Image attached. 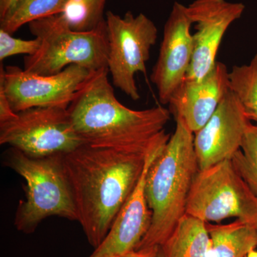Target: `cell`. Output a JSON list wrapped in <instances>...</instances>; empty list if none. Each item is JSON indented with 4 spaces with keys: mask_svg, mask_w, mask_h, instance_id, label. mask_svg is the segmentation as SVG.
Here are the masks:
<instances>
[{
    "mask_svg": "<svg viewBox=\"0 0 257 257\" xmlns=\"http://www.w3.org/2000/svg\"><path fill=\"white\" fill-rule=\"evenodd\" d=\"M149 153H133L84 144L63 155L77 221L94 248L102 242L138 185Z\"/></svg>",
    "mask_w": 257,
    "mask_h": 257,
    "instance_id": "obj_1",
    "label": "cell"
},
{
    "mask_svg": "<svg viewBox=\"0 0 257 257\" xmlns=\"http://www.w3.org/2000/svg\"><path fill=\"white\" fill-rule=\"evenodd\" d=\"M107 67L94 72L68 107L74 131L85 145L147 154L170 135L165 127L170 109L135 110L115 96Z\"/></svg>",
    "mask_w": 257,
    "mask_h": 257,
    "instance_id": "obj_2",
    "label": "cell"
},
{
    "mask_svg": "<svg viewBox=\"0 0 257 257\" xmlns=\"http://www.w3.org/2000/svg\"><path fill=\"white\" fill-rule=\"evenodd\" d=\"M175 119L173 135L147 172L145 194L151 224L136 249L159 246L170 236L185 215L193 181L199 170L194 133L182 118Z\"/></svg>",
    "mask_w": 257,
    "mask_h": 257,
    "instance_id": "obj_3",
    "label": "cell"
},
{
    "mask_svg": "<svg viewBox=\"0 0 257 257\" xmlns=\"http://www.w3.org/2000/svg\"><path fill=\"white\" fill-rule=\"evenodd\" d=\"M3 163L25 180V199L19 202L15 215L18 231L32 234L42 221L53 216L77 221L63 155L40 158L10 147L4 153Z\"/></svg>",
    "mask_w": 257,
    "mask_h": 257,
    "instance_id": "obj_4",
    "label": "cell"
},
{
    "mask_svg": "<svg viewBox=\"0 0 257 257\" xmlns=\"http://www.w3.org/2000/svg\"><path fill=\"white\" fill-rule=\"evenodd\" d=\"M28 25L32 35L41 40V47L35 55L25 57L24 69L27 72L52 75L71 65L92 72L107 67L109 44L105 19L99 26L88 31L71 28L61 14Z\"/></svg>",
    "mask_w": 257,
    "mask_h": 257,
    "instance_id": "obj_5",
    "label": "cell"
},
{
    "mask_svg": "<svg viewBox=\"0 0 257 257\" xmlns=\"http://www.w3.org/2000/svg\"><path fill=\"white\" fill-rule=\"evenodd\" d=\"M204 222L231 217L257 221V196L235 170L231 160L198 171L189 192L186 214Z\"/></svg>",
    "mask_w": 257,
    "mask_h": 257,
    "instance_id": "obj_6",
    "label": "cell"
},
{
    "mask_svg": "<svg viewBox=\"0 0 257 257\" xmlns=\"http://www.w3.org/2000/svg\"><path fill=\"white\" fill-rule=\"evenodd\" d=\"M105 22L109 54L107 68L115 87L133 100L140 99L137 74H145L150 51L156 44L158 30L143 13L128 11L121 17L106 12Z\"/></svg>",
    "mask_w": 257,
    "mask_h": 257,
    "instance_id": "obj_7",
    "label": "cell"
},
{
    "mask_svg": "<svg viewBox=\"0 0 257 257\" xmlns=\"http://www.w3.org/2000/svg\"><path fill=\"white\" fill-rule=\"evenodd\" d=\"M0 144L30 157H46L74 151L82 140L74 131L68 109L35 107L0 123Z\"/></svg>",
    "mask_w": 257,
    "mask_h": 257,
    "instance_id": "obj_8",
    "label": "cell"
},
{
    "mask_svg": "<svg viewBox=\"0 0 257 257\" xmlns=\"http://www.w3.org/2000/svg\"><path fill=\"white\" fill-rule=\"evenodd\" d=\"M94 72L71 65L60 73L40 75L17 66L0 68V86L15 112L35 107L68 109L77 92Z\"/></svg>",
    "mask_w": 257,
    "mask_h": 257,
    "instance_id": "obj_9",
    "label": "cell"
},
{
    "mask_svg": "<svg viewBox=\"0 0 257 257\" xmlns=\"http://www.w3.org/2000/svg\"><path fill=\"white\" fill-rule=\"evenodd\" d=\"M244 10L243 3L227 0H194L187 6L195 32L192 62L184 79L201 80L214 69L225 33Z\"/></svg>",
    "mask_w": 257,
    "mask_h": 257,
    "instance_id": "obj_10",
    "label": "cell"
},
{
    "mask_svg": "<svg viewBox=\"0 0 257 257\" xmlns=\"http://www.w3.org/2000/svg\"><path fill=\"white\" fill-rule=\"evenodd\" d=\"M192 23L187 6L175 2L164 27L160 53L150 79L162 104H168L185 79L193 55Z\"/></svg>",
    "mask_w": 257,
    "mask_h": 257,
    "instance_id": "obj_11",
    "label": "cell"
},
{
    "mask_svg": "<svg viewBox=\"0 0 257 257\" xmlns=\"http://www.w3.org/2000/svg\"><path fill=\"white\" fill-rule=\"evenodd\" d=\"M250 122L237 98L229 90L209 121L194 134L199 170L231 160L241 149Z\"/></svg>",
    "mask_w": 257,
    "mask_h": 257,
    "instance_id": "obj_12",
    "label": "cell"
},
{
    "mask_svg": "<svg viewBox=\"0 0 257 257\" xmlns=\"http://www.w3.org/2000/svg\"><path fill=\"white\" fill-rule=\"evenodd\" d=\"M160 145L147 157L138 185L115 218L102 242L88 257H121L131 252L146 235L151 224L152 213L145 194L147 172L152 162L163 150Z\"/></svg>",
    "mask_w": 257,
    "mask_h": 257,
    "instance_id": "obj_13",
    "label": "cell"
},
{
    "mask_svg": "<svg viewBox=\"0 0 257 257\" xmlns=\"http://www.w3.org/2000/svg\"><path fill=\"white\" fill-rule=\"evenodd\" d=\"M227 67L216 62L201 80L184 79L169 104L171 114L179 116L193 133L205 125L230 90Z\"/></svg>",
    "mask_w": 257,
    "mask_h": 257,
    "instance_id": "obj_14",
    "label": "cell"
},
{
    "mask_svg": "<svg viewBox=\"0 0 257 257\" xmlns=\"http://www.w3.org/2000/svg\"><path fill=\"white\" fill-rule=\"evenodd\" d=\"M210 248L207 223L185 214L158 246L157 257H210Z\"/></svg>",
    "mask_w": 257,
    "mask_h": 257,
    "instance_id": "obj_15",
    "label": "cell"
},
{
    "mask_svg": "<svg viewBox=\"0 0 257 257\" xmlns=\"http://www.w3.org/2000/svg\"><path fill=\"white\" fill-rule=\"evenodd\" d=\"M211 239L210 257H246L257 246L253 225L236 219L228 224L207 223Z\"/></svg>",
    "mask_w": 257,
    "mask_h": 257,
    "instance_id": "obj_16",
    "label": "cell"
},
{
    "mask_svg": "<svg viewBox=\"0 0 257 257\" xmlns=\"http://www.w3.org/2000/svg\"><path fill=\"white\" fill-rule=\"evenodd\" d=\"M69 0H20L0 19V29L15 33L26 24L62 14Z\"/></svg>",
    "mask_w": 257,
    "mask_h": 257,
    "instance_id": "obj_17",
    "label": "cell"
},
{
    "mask_svg": "<svg viewBox=\"0 0 257 257\" xmlns=\"http://www.w3.org/2000/svg\"><path fill=\"white\" fill-rule=\"evenodd\" d=\"M229 77L230 90L237 98L248 119L257 124V54L249 64L234 66Z\"/></svg>",
    "mask_w": 257,
    "mask_h": 257,
    "instance_id": "obj_18",
    "label": "cell"
},
{
    "mask_svg": "<svg viewBox=\"0 0 257 257\" xmlns=\"http://www.w3.org/2000/svg\"><path fill=\"white\" fill-rule=\"evenodd\" d=\"M106 0H69L62 16L71 28L88 31L96 28L104 19Z\"/></svg>",
    "mask_w": 257,
    "mask_h": 257,
    "instance_id": "obj_19",
    "label": "cell"
},
{
    "mask_svg": "<svg viewBox=\"0 0 257 257\" xmlns=\"http://www.w3.org/2000/svg\"><path fill=\"white\" fill-rule=\"evenodd\" d=\"M231 161L240 177L257 196V124H248L241 149Z\"/></svg>",
    "mask_w": 257,
    "mask_h": 257,
    "instance_id": "obj_20",
    "label": "cell"
},
{
    "mask_svg": "<svg viewBox=\"0 0 257 257\" xmlns=\"http://www.w3.org/2000/svg\"><path fill=\"white\" fill-rule=\"evenodd\" d=\"M41 47V40L15 38L11 34L0 29V61L17 55H35Z\"/></svg>",
    "mask_w": 257,
    "mask_h": 257,
    "instance_id": "obj_21",
    "label": "cell"
},
{
    "mask_svg": "<svg viewBox=\"0 0 257 257\" xmlns=\"http://www.w3.org/2000/svg\"><path fill=\"white\" fill-rule=\"evenodd\" d=\"M16 114L17 113L10 105L4 89L0 86V123L9 121L14 118Z\"/></svg>",
    "mask_w": 257,
    "mask_h": 257,
    "instance_id": "obj_22",
    "label": "cell"
},
{
    "mask_svg": "<svg viewBox=\"0 0 257 257\" xmlns=\"http://www.w3.org/2000/svg\"><path fill=\"white\" fill-rule=\"evenodd\" d=\"M158 246L134 250L121 257H157Z\"/></svg>",
    "mask_w": 257,
    "mask_h": 257,
    "instance_id": "obj_23",
    "label": "cell"
},
{
    "mask_svg": "<svg viewBox=\"0 0 257 257\" xmlns=\"http://www.w3.org/2000/svg\"><path fill=\"white\" fill-rule=\"evenodd\" d=\"M20 0H0V19L4 18L7 13Z\"/></svg>",
    "mask_w": 257,
    "mask_h": 257,
    "instance_id": "obj_24",
    "label": "cell"
},
{
    "mask_svg": "<svg viewBox=\"0 0 257 257\" xmlns=\"http://www.w3.org/2000/svg\"><path fill=\"white\" fill-rule=\"evenodd\" d=\"M246 257H257V250H255V248L251 249Z\"/></svg>",
    "mask_w": 257,
    "mask_h": 257,
    "instance_id": "obj_25",
    "label": "cell"
},
{
    "mask_svg": "<svg viewBox=\"0 0 257 257\" xmlns=\"http://www.w3.org/2000/svg\"><path fill=\"white\" fill-rule=\"evenodd\" d=\"M253 225V229H254L255 233H256V237H257V221H255L254 223L251 224Z\"/></svg>",
    "mask_w": 257,
    "mask_h": 257,
    "instance_id": "obj_26",
    "label": "cell"
}]
</instances>
